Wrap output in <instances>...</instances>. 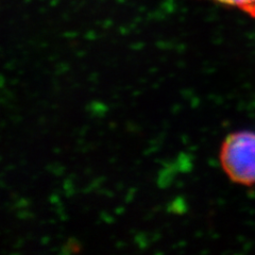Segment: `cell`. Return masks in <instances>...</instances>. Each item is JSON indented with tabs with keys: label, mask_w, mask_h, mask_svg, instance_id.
Segmentation results:
<instances>
[{
	"label": "cell",
	"mask_w": 255,
	"mask_h": 255,
	"mask_svg": "<svg viewBox=\"0 0 255 255\" xmlns=\"http://www.w3.org/2000/svg\"><path fill=\"white\" fill-rule=\"evenodd\" d=\"M219 163L234 184L255 186V131L237 130L228 134L221 142Z\"/></svg>",
	"instance_id": "cell-1"
},
{
	"label": "cell",
	"mask_w": 255,
	"mask_h": 255,
	"mask_svg": "<svg viewBox=\"0 0 255 255\" xmlns=\"http://www.w3.org/2000/svg\"><path fill=\"white\" fill-rule=\"evenodd\" d=\"M213 1L234 7L255 18V0H213Z\"/></svg>",
	"instance_id": "cell-2"
}]
</instances>
